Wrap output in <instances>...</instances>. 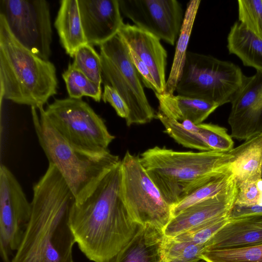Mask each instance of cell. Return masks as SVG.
<instances>
[{"instance_id":"obj_1","label":"cell","mask_w":262,"mask_h":262,"mask_svg":"<svg viewBox=\"0 0 262 262\" xmlns=\"http://www.w3.org/2000/svg\"><path fill=\"white\" fill-rule=\"evenodd\" d=\"M121 161L105 174L82 203H75L71 212L76 243L93 262H112L139 228L123 200Z\"/></svg>"},{"instance_id":"obj_2","label":"cell","mask_w":262,"mask_h":262,"mask_svg":"<svg viewBox=\"0 0 262 262\" xmlns=\"http://www.w3.org/2000/svg\"><path fill=\"white\" fill-rule=\"evenodd\" d=\"M75 202L60 172L49 163L34 185L30 217L11 262H75L70 219Z\"/></svg>"},{"instance_id":"obj_3","label":"cell","mask_w":262,"mask_h":262,"mask_svg":"<svg viewBox=\"0 0 262 262\" xmlns=\"http://www.w3.org/2000/svg\"><path fill=\"white\" fill-rule=\"evenodd\" d=\"M231 155L214 151H178L155 146L142 153V165L171 207L209 182L230 173Z\"/></svg>"},{"instance_id":"obj_4","label":"cell","mask_w":262,"mask_h":262,"mask_svg":"<svg viewBox=\"0 0 262 262\" xmlns=\"http://www.w3.org/2000/svg\"><path fill=\"white\" fill-rule=\"evenodd\" d=\"M54 64L21 45L0 14V100L36 108L57 93Z\"/></svg>"},{"instance_id":"obj_5","label":"cell","mask_w":262,"mask_h":262,"mask_svg":"<svg viewBox=\"0 0 262 262\" xmlns=\"http://www.w3.org/2000/svg\"><path fill=\"white\" fill-rule=\"evenodd\" d=\"M31 107L34 129L49 163L60 172L76 199L82 203L105 174L121 161L110 151L91 154L69 143L48 119L43 106Z\"/></svg>"},{"instance_id":"obj_6","label":"cell","mask_w":262,"mask_h":262,"mask_svg":"<svg viewBox=\"0 0 262 262\" xmlns=\"http://www.w3.org/2000/svg\"><path fill=\"white\" fill-rule=\"evenodd\" d=\"M245 76L239 67L211 55L187 51L176 92L220 106L231 103L243 86Z\"/></svg>"},{"instance_id":"obj_7","label":"cell","mask_w":262,"mask_h":262,"mask_svg":"<svg viewBox=\"0 0 262 262\" xmlns=\"http://www.w3.org/2000/svg\"><path fill=\"white\" fill-rule=\"evenodd\" d=\"M99 47L102 82L114 88L126 103L129 111L126 125L146 124L156 118L121 37L117 34Z\"/></svg>"},{"instance_id":"obj_8","label":"cell","mask_w":262,"mask_h":262,"mask_svg":"<svg viewBox=\"0 0 262 262\" xmlns=\"http://www.w3.org/2000/svg\"><path fill=\"white\" fill-rule=\"evenodd\" d=\"M54 128L72 145L91 154L109 151L115 137L104 120L81 99H55L45 109Z\"/></svg>"},{"instance_id":"obj_9","label":"cell","mask_w":262,"mask_h":262,"mask_svg":"<svg viewBox=\"0 0 262 262\" xmlns=\"http://www.w3.org/2000/svg\"><path fill=\"white\" fill-rule=\"evenodd\" d=\"M121 192L128 212L139 225L164 230L172 218V207L142 165L140 157L126 151L121 161Z\"/></svg>"},{"instance_id":"obj_10","label":"cell","mask_w":262,"mask_h":262,"mask_svg":"<svg viewBox=\"0 0 262 262\" xmlns=\"http://www.w3.org/2000/svg\"><path fill=\"white\" fill-rule=\"evenodd\" d=\"M0 14L17 40L46 60L51 55L50 5L45 0H1Z\"/></svg>"},{"instance_id":"obj_11","label":"cell","mask_w":262,"mask_h":262,"mask_svg":"<svg viewBox=\"0 0 262 262\" xmlns=\"http://www.w3.org/2000/svg\"><path fill=\"white\" fill-rule=\"evenodd\" d=\"M29 203L17 179L5 165L0 167V254L11 262L29 220Z\"/></svg>"},{"instance_id":"obj_12","label":"cell","mask_w":262,"mask_h":262,"mask_svg":"<svg viewBox=\"0 0 262 262\" xmlns=\"http://www.w3.org/2000/svg\"><path fill=\"white\" fill-rule=\"evenodd\" d=\"M121 14L136 26L173 46L183 22L181 4L176 0H118Z\"/></svg>"},{"instance_id":"obj_13","label":"cell","mask_w":262,"mask_h":262,"mask_svg":"<svg viewBox=\"0 0 262 262\" xmlns=\"http://www.w3.org/2000/svg\"><path fill=\"white\" fill-rule=\"evenodd\" d=\"M228 121L232 138L246 140L262 133V72L246 76L231 103Z\"/></svg>"},{"instance_id":"obj_14","label":"cell","mask_w":262,"mask_h":262,"mask_svg":"<svg viewBox=\"0 0 262 262\" xmlns=\"http://www.w3.org/2000/svg\"><path fill=\"white\" fill-rule=\"evenodd\" d=\"M88 44L98 45L118 34L124 24L118 0H78Z\"/></svg>"},{"instance_id":"obj_15","label":"cell","mask_w":262,"mask_h":262,"mask_svg":"<svg viewBox=\"0 0 262 262\" xmlns=\"http://www.w3.org/2000/svg\"><path fill=\"white\" fill-rule=\"evenodd\" d=\"M119 35L145 63L155 82L157 91L162 94L165 91L167 53L160 39L135 25L123 24Z\"/></svg>"},{"instance_id":"obj_16","label":"cell","mask_w":262,"mask_h":262,"mask_svg":"<svg viewBox=\"0 0 262 262\" xmlns=\"http://www.w3.org/2000/svg\"><path fill=\"white\" fill-rule=\"evenodd\" d=\"M237 193L235 183L224 192L188 207L171 219L163 230L165 236L174 237L201 224L229 215Z\"/></svg>"},{"instance_id":"obj_17","label":"cell","mask_w":262,"mask_h":262,"mask_svg":"<svg viewBox=\"0 0 262 262\" xmlns=\"http://www.w3.org/2000/svg\"><path fill=\"white\" fill-rule=\"evenodd\" d=\"M262 244V215L230 219L204 245V249H229Z\"/></svg>"},{"instance_id":"obj_18","label":"cell","mask_w":262,"mask_h":262,"mask_svg":"<svg viewBox=\"0 0 262 262\" xmlns=\"http://www.w3.org/2000/svg\"><path fill=\"white\" fill-rule=\"evenodd\" d=\"M230 172L237 187L262 178V133L253 136L228 152Z\"/></svg>"},{"instance_id":"obj_19","label":"cell","mask_w":262,"mask_h":262,"mask_svg":"<svg viewBox=\"0 0 262 262\" xmlns=\"http://www.w3.org/2000/svg\"><path fill=\"white\" fill-rule=\"evenodd\" d=\"M163 230L150 224L139 225L131 241L112 262H162Z\"/></svg>"},{"instance_id":"obj_20","label":"cell","mask_w":262,"mask_h":262,"mask_svg":"<svg viewBox=\"0 0 262 262\" xmlns=\"http://www.w3.org/2000/svg\"><path fill=\"white\" fill-rule=\"evenodd\" d=\"M158 111L178 122L187 120L195 124L202 123L219 106L204 100L166 93L155 94Z\"/></svg>"},{"instance_id":"obj_21","label":"cell","mask_w":262,"mask_h":262,"mask_svg":"<svg viewBox=\"0 0 262 262\" xmlns=\"http://www.w3.org/2000/svg\"><path fill=\"white\" fill-rule=\"evenodd\" d=\"M60 43L67 54L74 57L77 49L87 44L79 13L78 0H62L54 23Z\"/></svg>"},{"instance_id":"obj_22","label":"cell","mask_w":262,"mask_h":262,"mask_svg":"<svg viewBox=\"0 0 262 262\" xmlns=\"http://www.w3.org/2000/svg\"><path fill=\"white\" fill-rule=\"evenodd\" d=\"M229 54L237 56L244 66L262 72V39L248 30L239 21L231 26L227 36Z\"/></svg>"},{"instance_id":"obj_23","label":"cell","mask_w":262,"mask_h":262,"mask_svg":"<svg viewBox=\"0 0 262 262\" xmlns=\"http://www.w3.org/2000/svg\"><path fill=\"white\" fill-rule=\"evenodd\" d=\"M201 2L200 0H192L187 4L183 22L177 40L171 68L166 80L165 91L164 93L174 94L176 92L185 66L187 47Z\"/></svg>"},{"instance_id":"obj_24","label":"cell","mask_w":262,"mask_h":262,"mask_svg":"<svg viewBox=\"0 0 262 262\" xmlns=\"http://www.w3.org/2000/svg\"><path fill=\"white\" fill-rule=\"evenodd\" d=\"M235 183L233 176L231 173L209 182L199 187L173 205L171 210L172 217L193 205L224 192Z\"/></svg>"},{"instance_id":"obj_25","label":"cell","mask_w":262,"mask_h":262,"mask_svg":"<svg viewBox=\"0 0 262 262\" xmlns=\"http://www.w3.org/2000/svg\"><path fill=\"white\" fill-rule=\"evenodd\" d=\"M62 76L69 97L81 99L83 96H88L96 102L100 101L102 94L101 85L89 79L72 63H69Z\"/></svg>"},{"instance_id":"obj_26","label":"cell","mask_w":262,"mask_h":262,"mask_svg":"<svg viewBox=\"0 0 262 262\" xmlns=\"http://www.w3.org/2000/svg\"><path fill=\"white\" fill-rule=\"evenodd\" d=\"M201 257L206 262H262V244L235 249H204Z\"/></svg>"},{"instance_id":"obj_27","label":"cell","mask_w":262,"mask_h":262,"mask_svg":"<svg viewBox=\"0 0 262 262\" xmlns=\"http://www.w3.org/2000/svg\"><path fill=\"white\" fill-rule=\"evenodd\" d=\"M205 245L180 241L165 236L162 248V262H199Z\"/></svg>"},{"instance_id":"obj_28","label":"cell","mask_w":262,"mask_h":262,"mask_svg":"<svg viewBox=\"0 0 262 262\" xmlns=\"http://www.w3.org/2000/svg\"><path fill=\"white\" fill-rule=\"evenodd\" d=\"M156 118L163 125L164 132L183 146L201 151H211L198 133L185 128L178 121L167 117L160 111L157 112Z\"/></svg>"},{"instance_id":"obj_29","label":"cell","mask_w":262,"mask_h":262,"mask_svg":"<svg viewBox=\"0 0 262 262\" xmlns=\"http://www.w3.org/2000/svg\"><path fill=\"white\" fill-rule=\"evenodd\" d=\"M72 64L89 79L101 85L102 82L100 55L90 44L79 47L74 56Z\"/></svg>"},{"instance_id":"obj_30","label":"cell","mask_w":262,"mask_h":262,"mask_svg":"<svg viewBox=\"0 0 262 262\" xmlns=\"http://www.w3.org/2000/svg\"><path fill=\"white\" fill-rule=\"evenodd\" d=\"M198 133L211 151L228 152L234 142L226 128L211 123L198 124Z\"/></svg>"},{"instance_id":"obj_31","label":"cell","mask_w":262,"mask_h":262,"mask_svg":"<svg viewBox=\"0 0 262 262\" xmlns=\"http://www.w3.org/2000/svg\"><path fill=\"white\" fill-rule=\"evenodd\" d=\"M229 215L215 219L196 226L174 238L198 245H205L230 220Z\"/></svg>"},{"instance_id":"obj_32","label":"cell","mask_w":262,"mask_h":262,"mask_svg":"<svg viewBox=\"0 0 262 262\" xmlns=\"http://www.w3.org/2000/svg\"><path fill=\"white\" fill-rule=\"evenodd\" d=\"M238 21L262 39V0H238Z\"/></svg>"},{"instance_id":"obj_33","label":"cell","mask_w":262,"mask_h":262,"mask_svg":"<svg viewBox=\"0 0 262 262\" xmlns=\"http://www.w3.org/2000/svg\"><path fill=\"white\" fill-rule=\"evenodd\" d=\"M260 200V192L256 182L237 187V193L234 205L238 206L258 205Z\"/></svg>"},{"instance_id":"obj_34","label":"cell","mask_w":262,"mask_h":262,"mask_svg":"<svg viewBox=\"0 0 262 262\" xmlns=\"http://www.w3.org/2000/svg\"><path fill=\"white\" fill-rule=\"evenodd\" d=\"M101 99L104 102L109 103L117 114L126 119L129 115L128 107L117 91L112 86L104 84Z\"/></svg>"},{"instance_id":"obj_35","label":"cell","mask_w":262,"mask_h":262,"mask_svg":"<svg viewBox=\"0 0 262 262\" xmlns=\"http://www.w3.org/2000/svg\"><path fill=\"white\" fill-rule=\"evenodd\" d=\"M128 48L132 62L140 76L142 83L146 88L156 93L155 82L148 68L130 48L128 47Z\"/></svg>"},{"instance_id":"obj_36","label":"cell","mask_w":262,"mask_h":262,"mask_svg":"<svg viewBox=\"0 0 262 262\" xmlns=\"http://www.w3.org/2000/svg\"><path fill=\"white\" fill-rule=\"evenodd\" d=\"M255 215H262V205H254L251 206H238L234 205L229 216L230 219H233L243 216Z\"/></svg>"},{"instance_id":"obj_37","label":"cell","mask_w":262,"mask_h":262,"mask_svg":"<svg viewBox=\"0 0 262 262\" xmlns=\"http://www.w3.org/2000/svg\"><path fill=\"white\" fill-rule=\"evenodd\" d=\"M256 183L260 192V200L258 205H262V178L257 181Z\"/></svg>"},{"instance_id":"obj_38","label":"cell","mask_w":262,"mask_h":262,"mask_svg":"<svg viewBox=\"0 0 262 262\" xmlns=\"http://www.w3.org/2000/svg\"><path fill=\"white\" fill-rule=\"evenodd\" d=\"M199 262H206L205 261L203 260H201V261H200Z\"/></svg>"}]
</instances>
